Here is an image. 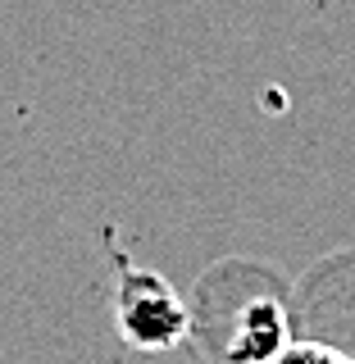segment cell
<instances>
[{
  "label": "cell",
  "mask_w": 355,
  "mask_h": 364,
  "mask_svg": "<svg viewBox=\"0 0 355 364\" xmlns=\"http://www.w3.org/2000/svg\"><path fill=\"white\" fill-rule=\"evenodd\" d=\"M191 328L178 291L164 278L128 269L119 282V333L142 350H169Z\"/></svg>",
  "instance_id": "obj_2"
},
{
  "label": "cell",
  "mask_w": 355,
  "mask_h": 364,
  "mask_svg": "<svg viewBox=\"0 0 355 364\" xmlns=\"http://www.w3.org/2000/svg\"><path fill=\"white\" fill-rule=\"evenodd\" d=\"M233 287L205 278L196 328L205 346L228 364H269L282 350V301L273 296V282L260 269H250V287H242L246 264H223Z\"/></svg>",
  "instance_id": "obj_1"
},
{
  "label": "cell",
  "mask_w": 355,
  "mask_h": 364,
  "mask_svg": "<svg viewBox=\"0 0 355 364\" xmlns=\"http://www.w3.org/2000/svg\"><path fill=\"white\" fill-rule=\"evenodd\" d=\"M273 360H278V364H355V360L341 355V350L319 346V341H305V346H287V350H278Z\"/></svg>",
  "instance_id": "obj_3"
}]
</instances>
